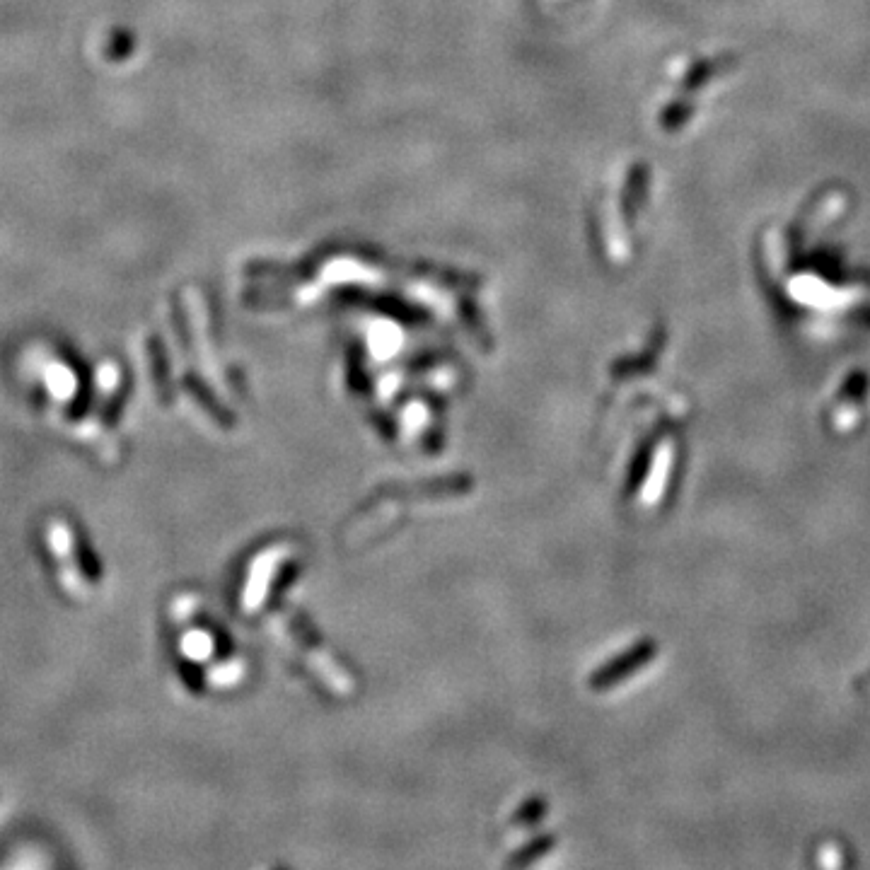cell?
Returning <instances> with one entry per match:
<instances>
[{
    "label": "cell",
    "instance_id": "6da1fadb",
    "mask_svg": "<svg viewBox=\"0 0 870 870\" xmlns=\"http://www.w3.org/2000/svg\"><path fill=\"white\" fill-rule=\"evenodd\" d=\"M46 542H49L51 554L56 559L63 588L73 597L90 595L95 590V578L100 576V571L92 564L90 556H83V547H80V539L73 527L66 520H51L49 530H46Z\"/></svg>",
    "mask_w": 870,
    "mask_h": 870
},
{
    "label": "cell",
    "instance_id": "7a4b0ae2",
    "mask_svg": "<svg viewBox=\"0 0 870 870\" xmlns=\"http://www.w3.org/2000/svg\"><path fill=\"white\" fill-rule=\"evenodd\" d=\"M182 648H184V651H187L189 655H194V658H201V655L206 653L208 648H211V641H208V638L203 636V634H189V636L184 638V641H182Z\"/></svg>",
    "mask_w": 870,
    "mask_h": 870
}]
</instances>
